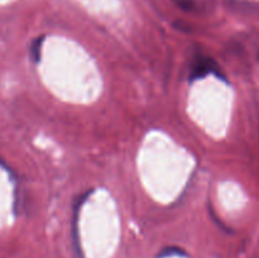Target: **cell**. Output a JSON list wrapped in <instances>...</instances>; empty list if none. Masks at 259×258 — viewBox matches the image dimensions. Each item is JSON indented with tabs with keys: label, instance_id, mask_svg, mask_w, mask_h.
I'll return each mask as SVG.
<instances>
[{
	"label": "cell",
	"instance_id": "1",
	"mask_svg": "<svg viewBox=\"0 0 259 258\" xmlns=\"http://www.w3.org/2000/svg\"><path fill=\"white\" fill-rule=\"evenodd\" d=\"M214 62L210 57H206V56H197L195 57L194 63H192V67H191V76L194 78L200 77V76H204L206 75L207 72L212 70L214 67Z\"/></svg>",
	"mask_w": 259,
	"mask_h": 258
},
{
	"label": "cell",
	"instance_id": "2",
	"mask_svg": "<svg viewBox=\"0 0 259 258\" xmlns=\"http://www.w3.org/2000/svg\"><path fill=\"white\" fill-rule=\"evenodd\" d=\"M174 3L179 5L182 10H186V12H191L195 8L194 0H174Z\"/></svg>",
	"mask_w": 259,
	"mask_h": 258
}]
</instances>
